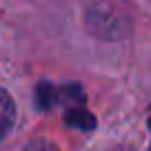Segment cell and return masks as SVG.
I'll use <instances>...</instances> for the list:
<instances>
[{"label":"cell","mask_w":151,"mask_h":151,"mask_svg":"<svg viewBox=\"0 0 151 151\" xmlns=\"http://www.w3.org/2000/svg\"><path fill=\"white\" fill-rule=\"evenodd\" d=\"M36 100H38V107H40V109L56 107V87L42 82V85L38 87V91H36Z\"/></svg>","instance_id":"obj_4"},{"label":"cell","mask_w":151,"mask_h":151,"mask_svg":"<svg viewBox=\"0 0 151 151\" xmlns=\"http://www.w3.org/2000/svg\"><path fill=\"white\" fill-rule=\"evenodd\" d=\"M87 24L96 36H102L107 40H116L127 31V22H124V16L118 14V9L111 5H100L91 7L89 14H87Z\"/></svg>","instance_id":"obj_1"},{"label":"cell","mask_w":151,"mask_h":151,"mask_svg":"<svg viewBox=\"0 0 151 151\" xmlns=\"http://www.w3.org/2000/svg\"><path fill=\"white\" fill-rule=\"evenodd\" d=\"M65 122L69 127H76V129H85V131H91L96 127V118L91 113H87L85 109L80 107H71L69 111L65 113Z\"/></svg>","instance_id":"obj_3"},{"label":"cell","mask_w":151,"mask_h":151,"mask_svg":"<svg viewBox=\"0 0 151 151\" xmlns=\"http://www.w3.org/2000/svg\"><path fill=\"white\" fill-rule=\"evenodd\" d=\"M16 120V107L5 89H0V138H5L11 131Z\"/></svg>","instance_id":"obj_2"},{"label":"cell","mask_w":151,"mask_h":151,"mask_svg":"<svg viewBox=\"0 0 151 151\" xmlns=\"http://www.w3.org/2000/svg\"><path fill=\"white\" fill-rule=\"evenodd\" d=\"M149 127H151V120H149Z\"/></svg>","instance_id":"obj_6"},{"label":"cell","mask_w":151,"mask_h":151,"mask_svg":"<svg viewBox=\"0 0 151 151\" xmlns=\"http://www.w3.org/2000/svg\"><path fill=\"white\" fill-rule=\"evenodd\" d=\"M24 151H60L53 142H47V140H33L31 145L24 147Z\"/></svg>","instance_id":"obj_5"}]
</instances>
